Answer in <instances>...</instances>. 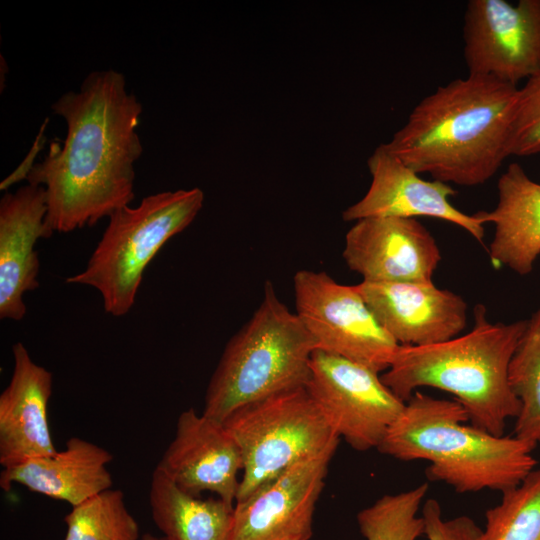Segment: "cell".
Listing matches in <instances>:
<instances>
[{
  "label": "cell",
  "instance_id": "484cf974",
  "mask_svg": "<svg viewBox=\"0 0 540 540\" xmlns=\"http://www.w3.org/2000/svg\"><path fill=\"white\" fill-rule=\"evenodd\" d=\"M421 516L427 540H477L482 529L468 516L445 519L435 499L424 501Z\"/></svg>",
  "mask_w": 540,
  "mask_h": 540
},
{
  "label": "cell",
  "instance_id": "4316f807",
  "mask_svg": "<svg viewBox=\"0 0 540 540\" xmlns=\"http://www.w3.org/2000/svg\"><path fill=\"white\" fill-rule=\"evenodd\" d=\"M48 123V119L45 120V122L42 124L39 133L37 134L33 145L31 146L28 154L23 159L21 164L7 177L5 178L0 185L1 190L8 189L11 185L23 180L27 179L29 173L31 172L32 168L36 164L35 159L39 152L41 151L42 147L44 146L46 142L45 137V130Z\"/></svg>",
  "mask_w": 540,
  "mask_h": 540
},
{
  "label": "cell",
  "instance_id": "83f0119b",
  "mask_svg": "<svg viewBox=\"0 0 540 540\" xmlns=\"http://www.w3.org/2000/svg\"><path fill=\"white\" fill-rule=\"evenodd\" d=\"M141 540H167L165 537H156L150 533H146L141 537Z\"/></svg>",
  "mask_w": 540,
  "mask_h": 540
},
{
  "label": "cell",
  "instance_id": "3957f363",
  "mask_svg": "<svg viewBox=\"0 0 540 540\" xmlns=\"http://www.w3.org/2000/svg\"><path fill=\"white\" fill-rule=\"evenodd\" d=\"M473 315L466 334L427 346L400 345L381 379L404 402L422 387L448 392L471 425L502 436L507 421L520 411L508 372L526 320L492 322L481 304Z\"/></svg>",
  "mask_w": 540,
  "mask_h": 540
},
{
  "label": "cell",
  "instance_id": "277c9868",
  "mask_svg": "<svg viewBox=\"0 0 540 540\" xmlns=\"http://www.w3.org/2000/svg\"><path fill=\"white\" fill-rule=\"evenodd\" d=\"M456 400L419 390L388 429L379 452L401 461L424 460L426 475L458 493L501 494L535 469L534 447L515 436H496L473 425Z\"/></svg>",
  "mask_w": 540,
  "mask_h": 540
},
{
  "label": "cell",
  "instance_id": "30bf717a",
  "mask_svg": "<svg viewBox=\"0 0 540 540\" xmlns=\"http://www.w3.org/2000/svg\"><path fill=\"white\" fill-rule=\"evenodd\" d=\"M463 39L469 75L517 86L540 72V0H469Z\"/></svg>",
  "mask_w": 540,
  "mask_h": 540
},
{
  "label": "cell",
  "instance_id": "7c38bea8",
  "mask_svg": "<svg viewBox=\"0 0 540 540\" xmlns=\"http://www.w3.org/2000/svg\"><path fill=\"white\" fill-rule=\"evenodd\" d=\"M342 257L350 270L371 282L431 283L441 261L426 227L399 217L356 221L345 235Z\"/></svg>",
  "mask_w": 540,
  "mask_h": 540
},
{
  "label": "cell",
  "instance_id": "ba28073f",
  "mask_svg": "<svg viewBox=\"0 0 540 540\" xmlns=\"http://www.w3.org/2000/svg\"><path fill=\"white\" fill-rule=\"evenodd\" d=\"M296 315L316 349L386 371L399 344L379 323L355 285L324 271L302 269L293 277Z\"/></svg>",
  "mask_w": 540,
  "mask_h": 540
},
{
  "label": "cell",
  "instance_id": "8992f818",
  "mask_svg": "<svg viewBox=\"0 0 540 540\" xmlns=\"http://www.w3.org/2000/svg\"><path fill=\"white\" fill-rule=\"evenodd\" d=\"M203 202V191L195 187L149 195L136 207L118 209L109 217L86 268L66 282L95 288L112 316L127 314L151 260L193 222Z\"/></svg>",
  "mask_w": 540,
  "mask_h": 540
},
{
  "label": "cell",
  "instance_id": "8fae6325",
  "mask_svg": "<svg viewBox=\"0 0 540 540\" xmlns=\"http://www.w3.org/2000/svg\"><path fill=\"white\" fill-rule=\"evenodd\" d=\"M334 453L305 459L235 502L229 540H309Z\"/></svg>",
  "mask_w": 540,
  "mask_h": 540
},
{
  "label": "cell",
  "instance_id": "5bb4252c",
  "mask_svg": "<svg viewBox=\"0 0 540 540\" xmlns=\"http://www.w3.org/2000/svg\"><path fill=\"white\" fill-rule=\"evenodd\" d=\"M355 287L399 345L442 343L459 336L466 327L464 299L433 282L362 281Z\"/></svg>",
  "mask_w": 540,
  "mask_h": 540
},
{
  "label": "cell",
  "instance_id": "5b68a950",
  "mask_svg": "<svg viewBox=\"0 0 540 540\" xmlns=\"http://www.w3.org/2000/svg\"><path fill=\"white\" fill-rule=\"evenodd\" d=\"M316 345L270 281L258 308L227 342L209 381L203 413L223 423L238 408L306 387Z\"/></svg>",
  "mask_w": 540,
  "mask_h": 540
},
{
  "label": "cell",
  "instance_id": "603a6c76",
  "mask_svg": "<svg viewBox=\"0 0 540 540\" xmlns=\"http://www.w3.org/2000/svg\"><path fill=\"white\" fill-rule=\"evenodd\" d=\"M64 540H138L139 526L129 512L124 494L105 490L73 506L64 518Z\"/></svg>",
  "mask_w": 540,
  "mask_h": 540
},
{
  "label": "cell",
  "instance_id": "4fadbf2b",
  "mask_svg": "<svg viewBox=\"0 0 540 540\" xmlns=\"http://www.w3.org/2000/svg\"><path fill=\"white\" fill-rule=\"evenodd\" d=\"M371 184L366 194L342 213L344 221L375 217H432L457 225L477 241L484 238V225L449 201L456 191L446 183L422 179L418 173L379 145L367 160Z\"/></svg>",
  "mask_w": 540,
  "mask_h": 540
},
{
  "label": "cell",
  "instance_id": "9a60e30c",
  "mask_svg": "<svg viewBox=\"0 0 540 540\" xmlns=\"http://www.w3.org/2000/svg\"><path fill=\"white\" fill-rule=\"evenodd\" d=\"M156 467L191 495L208 491L230 505L236 502L240 448L223 423L193 408L179 415L175 437Z\"/></svg>",
  "mask_w": 540,
  "mask_h": 540
},
{
  "label": "cell",
  "instance_id": "9c48e42d",
  "mask_svg": "<svg viewBox=\"0 0 540 540\" xmlns=\"http://www.w3.org/2000/svg\"><path fill=\"white\" fill-rule=\"evenodd\" d=\"M380 373L322 350L311 357L306 388L339 437L353 449H378L405 407Z\"/></svg>",
  "mask_w": 540,
  "mask_h": 540
},
{
  "label": "cell",
  "instance_id": "e0dca14e",
  "mask_svg": "<svg viewBox=\"0 0 540 540\" xmlns=\"http://www.w3.org/2000/svg\"><path fill=\"white\" fill-rule=\"evenodd\" d=\"M13 371L0 395V464L3 469L57 452L48 424L53 376L26 347H12Z\"/></svg>",
  "mask_w": 540,
  "mask_h": 540
},
{
  "label": "cell",
  "instance_id": "7a4b0ae2",
  "mask_svg": "<svg viewBox=\"0 0 540 540\" xmlns=\"http://www.w3.org/2000/svg\"><path fill=\"white\" fill-rule=\"evenodd\" d=\"M518 87L469 75L423 98L385 143L416 173L461 186L488 181L510 155Z\"/></svg>",
  "mask_w": 540,
  "mask_h": 540
},
{
  "label": "cell",
  "instance_id": "d4e9b609",
  "mask_svg": "<svg viewBox=\"0 0 540 540\" xmlns=\"http://www.w3.org/2000/svg\"><path fill=\"white\" fill-rule=\"evenodd\" d=\"M540 153V72L518 88L511 130L510 155Z\"/></svg>",
  "mask_w": 540,
  "mask_h": 540
},
{
  "label": "cell",
  "instance_id": "ac0fdd59",
  "mask_svg": "<svg viewBox=\"0 0 540 540\" xmlns=\"http://www.w3.org/2000/svg\"><path fill=\"white\" fill-rule=\"evenodd\" d=\"M112 459L103 447L72 437L60 452L3 469L0 487L8 491L13 484H20L73 507L112 487L107 468Z\"/></svg>",
  "mask_w": 540,
  "mask_h": 540
},
{
  "label": "cell",
  "instance_id": "44dd1931",
  "mask_svg": "<svg viewBox=\"0 0 540 540\" xmlns=\"http://www.w3.org/2000/svg\"><path fill=\"white\" fill-rule=\"evenodd\" d=\"M510 387L520 402L514 436L540 445V306L526 320L509 364Z\"/></svg>",
  "mask_w": 540,
  "mask_h": 540
},
{
  "label": "cell",
  "instance_id": "ffe728a7",
  "mask_svg": "<svg viewBox=\"0 0 540 540\" xmlns=\"http://www.w3.org/2000/svg\"><path fill=\"white\" fill-rule=\"evenodd\" d=\"M149 502L153 521L167 540H229L234 505L191 495L157 467Z\"/></svg>",
  "mask_w": 540,
  "mask_h": 540
},
{
  "label": "cell",
  "instance_id": "52a82bcc",
  "mask_svg": "<svg viewBox=\"0 0 540 540\" xmlns=\"http://www.w3.org/2000/svg\"><path fill=\"white\" fill-rule=\"evenodd\" d=\"M223 424L242 455L236 502L293 465L336 451L340 439L306 387L244 405Z\"/></svg>",
  "mask_w": 540,
  "mask_h": 540
},
{
  "label": "cell",
  "instance_id": "cb8c5ba5",
  "mask_svg": "<svg viewBox=\"0 0 540 540\" xmlns=\"http://www.w3.org/2000/svg\"><path fill=\"white\" fill-rule=\"evenodd\" d=\"M428 491L423 483L407 491L387 494L357 514L365 540H417L424 535V520L418 512Z\"/></svg>",
  "mask_w": 540,
  "mask_h": 540
},
{
  "label": "cell",
  "instance_id": "d6986e66",
  "mask_svg": "<svg viewBox=\"0 0 540 540\" xmlns=\"http://www.w3.org/2000/svg\"><path fill=\"white\" fill-rule=\"evenodd\" d=\"M498 202L490 211L472 214L481 224L494 225L489 255L495 266L527 275L540 255V183L518 163L498 180Z\"/></svg>",
  "mask_w": 540,
  "mask_h": 540
},
{
  "label": "cell",
  "instance_id": "7402d4cb",
  "mask_svg": "<svg viewBox=\"0 0 540 540\" xmlns=\"http://www.w3.org/2000/svg\"><path fill=\"white\" fill-rule=\"evenodd\" d=\"M477 540H540V469L502 493L499 503L486 510Z\"/></svg>",
  "mask_w": 540,
  "mask_h": 540
},
{
  "label": "cell",
  "instance_id": "2e32d148",
  "mask_svg": "<svg viewBox=\"0 0 540 540\" xmlns=\"http://www.w3.org/2000/svg\"><path fill=\"white\" fill-rule=\"evenodd\" d=\"M42 186L27 184L0 200V318L19 321L26 313L23 295L39 286L40 238L54 233L46 223Z\"/></svg>",
  "mask_w": 540,
  "mask_h": 540
},
{
  "label": "cell",
  "instance_id": "6da1fadb",
  "mask_svg": "<svg viewBox=\"0 0 540 540\" xmlns=\"http://www.w3.org/2000/svg\"><path fill=\"white\" fill-rule=\"evenodd\" d=\"M51 108L65 120L66 136L50 143L27 181L45 189L49 228L67 233L109 218L134 199L142 105L125 76L109 69L87 75L78 91L64 93Z\"/></svg>",
  "mask_w": 540,
  "mask_h": 540
}]
</instances>
